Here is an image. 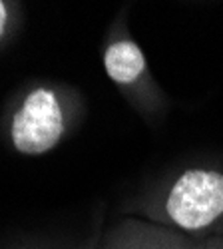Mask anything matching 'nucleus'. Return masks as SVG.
Wrapping results in <instances>:
<instances>
[{"label":"nucleus","mask_w":223,"mask_h":249,"mask_svg":"<svg viewBox=\"0 0 223 249\" xmlns=\"http://www.w3.org/2000/svg\"><path fill=\"white\" fill-rule=\"evenodd\" d=\"M100 249H223V235L191 237L164 225L126 219L106 235Z\"/></svg>","instance_id":"nucleus-3"},{"label":"nucleus","mask_w":223,"mask_h":249,"mask_svg":"<svg viewBox=\"0 0 223 249\" xmlns=\"http://www.w3.org/2000/svg\"><path fill=\"white\" fill-rule=\"evenodd\" d=\"M64 110L56 92L38 86L26 94L10 120V142L18 154L42 156L64 136Z\"/></svg>","instance_id":"nucleus-2"},{"label":"nucleus","mask_w":223,"mask_h":249,"mask_svg":"<svg viewBox=\"0 0 223 249\" xmlns=\"http://www.w3.org/2000/svg\"><path fill=\"white\" fill-rule=\"evenodd\" d=\"M6 26H8V8H6V4L2 2V0H0V38L4 36Z\"/></svg>","instance_id":"nucleus-5"},{"label":"nucleus","mask_w":223,"mask_h":249,"mask_svg":"<svg viewBox=\"0 0 223 249\" xmlns=\"http://www.w3.org/2000/svg\"><path fill=\"white\" fill-rule=\"evenodd\" d=\"M104 70L116 84L132 86L146 74V56L134 40H114L104 50Z\"/></svg>","instance_id":"nucleus-4"},{"label":"nucleus","mask_w":223,"mask_h":249,"mask_svg":"<svg viewBox=\"0 0 223 249\" xmlns=\"http://www.w3.org/2000/svg\"><path fill=\"white\" fill-rule=\"evenodd\" d=\"M159 225L207 237L223 221V172L191 168L179 174L148 213Z\"/></svg>","instance_id":"nucleus-1"},{"label":"nucleus","mask_w":223,"mask_h":249,"mask_svg":"<svg viewBox=\"0 0 223 249\" xmlns=\"http://www.w3.org/2000/svg\"><path fill=\"white\" fill-rule=\"evenodd\" d=\"M18 249H30V247H18Z\"/></svg>","instance_id":"nucleus-6"}]
</instances>
